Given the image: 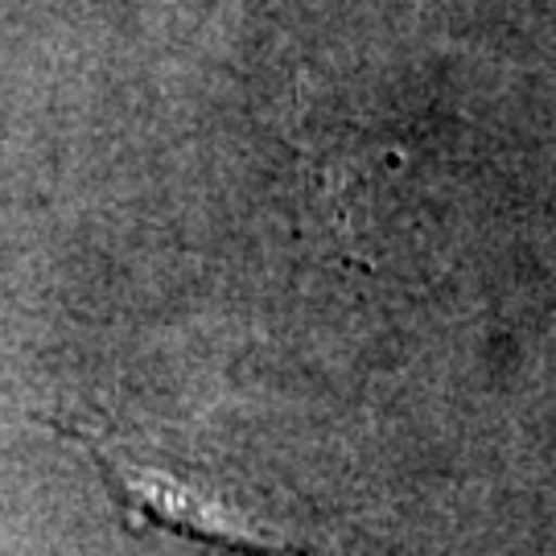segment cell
<instances>
[{"mask_svg":"<svg viewBox=\"0 0 556 556\" xmlns=\"http://www.w3.org/2000/svg\"><path fill=\"white\" fill-rule=\"evenodd\" d=\"M50 429L66 441H75L83 454L96 462L103 486L112 491L128 528H157V532H174L181 540H199V544L243 556H321L309 544H293L277 532L256 528L248 516H239L227 503L211 498L194 482L169 475L161 466H149V462H137L124 450L103 445L87 429H75L66 420H50Z\"/></svg>","mask_w":556,"mask_h":556,"instance_id":"cell-1","label":"cell"}]
</instances>
